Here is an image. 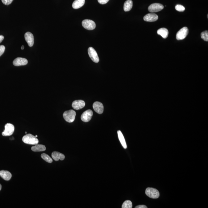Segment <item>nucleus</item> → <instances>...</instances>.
<instances>
[{"instance_id":"0eeeda50","label":"nucleus","mask_w":208,"mask_h":208,"mask_svg":"<svg viewBox=\"0 0 208 208\" xmlns=\"http://www.w3.org/2000/svg\"><path fill=\"white\" fill-rule=\"evenodd\" d=\"M164 6L162 4L159 3H154L152 4L148 8L149 12L154 13L158 12L163 10Z\"/></svg>"},{"instance_id":"72a5a7b5","label":"nucleus","mask_w":208,"mask_h":208,"mask_svg":"<svg viewBox=\"0 0 208 208\" xmlns=\"http://www.w3.org/2000/svg\"><path fill=\"white\" fill-rule=\"evenodd\" d=\"M25 133H26H26H27V132H25Z\"/></svg>"},{"instance_id":"7ed1b4c3","label":"nucleus","mask_w":208,"mask_h":208,"mask_svg":"<svg viewBox=\"0 0 208 208\" xmlns=\"http://www.w3.org/2000/svg\"><path fill=\"white\" fill-rule=\"evenodd\" d=\"M145 193L146 196L151 198H157L159 197V191L155 188H147L146 190Z\"/></svg>"},{"instance_id":"2f4dec72","label":"nucleus","mask_w":208,"mask_h":208,"mask_svg":"<svg viewBox=\"0 0 208 208\" xmlns=\"http://www.w3.org/2000/svg\"><path fill=\"white\" fill-rule=\"evenodd\" d=\"M1 189H2V185L0 184V191H1Z\"/></svg>"},{"instance_id":"f257e3e1","label":"nucleus","mask_w":208,"mask_h":208,"mask_svg":"<svg viewBox=\"0 0 208 208\" xmlns=\"http://www.w3.org/2000/svg\"><path fill=\"white\" fill-rule=\"evenodd\" d=\"M22 140L23 142L29 145H36L39 143V140L37 138L31 134L25 135L23 136Z\"/></svg>"},{"instance_id":"bb28decb","label":"nucleus","mask_w":208,"mask_h":208,"mask_svg":"<svg viewBox=\"0 0 208 208\" xmlns=\"http://www.w3.org/2000/svg\"><path fill=\"white\" fill-rule=\"evenodd\" d=\"M5 50V47L3 45H0V56L3 54Z\"/></svg>"},{"instance_id":"1a4fd4ad","label":"nucleus","mask_w":208,"mask_h":208,"mask_svg":"<svg viewBox=\"0 0 208 208\" xmlns=\"http://www.w3.org/2000/svg\"><path fill=\"white\" fill-rule=\"evenodd\" d=\"M93 115V112L91 110H88L84 111L81 116V119L84 122L90 121Z\"/></svg>"},{"instance_id":"b1692460","label":"nucleus","mask_w":208,"mask_h":208,"mask_svg":"<svg viewBox=\"0 0 208 208\" xmlns=\"http://www.w3.org/2000/svg\"><path fill=\"white\" fill-rule=\"evenodd\" d=\"M201 37L204 41L207 42L208 41V31H206L201 32Z\"/></svg>"},{"instance_id":"f8f14e48","label":"nucleus","mask_w":208,"mask_h":208,"mask_svg":"<svg viewBox=\"0 0 208 208\" xmlns=\"http://www.w3.org/2000/svg\"><path fill=\"white\" fill-rule=\"evenodd\" d=\"M25 39L29 46L32 47L34 43V38L33 34L30 32H27L24 35Z\"/></svg>"},{"instance_id":"f3484780","label":"nucleus","mask_w":208,"mask_h":208,"mask_svg":"<svg viewBox=\"0 0 208 208\" xmlns=\"http://www.w3.org/2000/svg\"><path fill=\"white\" fill-rule=\"evenodd\" d=\"M85 2V0H75L73 2L72 7L74 9L80 8L84 6Z\"/></svg>"},{"instance_id":"39448f33","label":"nucleus","mask_w":208,"mask_h":208,"mask_svg":"<svg viewBox=\"0 0 208 208\" xmlns=\"http://www.w3.org/2000/svg\"><path fill=\"white\" fill-rule=\"evenodd\" d=\"M83 26L85 29L88 30H92L96 28V24L93 21L89 19H85L82 23Z\"/></svg>"},{"instance_id":"423d86ee","label":"nucleus","mask_w":208,"mask_h":208,"mask_svg":"<svg viewBox=\"0 0 208 208\" xmlns=\"http://www.w3.org/2000/svg\"><path fill=\"white\" fill-rule=\"evenodd\" d=\"M188 33V29L187 27H185L179 31L176 34V39L178 40H181L185 39Z\"/></svg>"},{"instance_id":"7c9ffc66","label":"nucleus","mask_w":208,"mask_h":208,"mask_svg":"<svg viewBox=\"0 0 208 208\" xmlns=\"http://www.w3.org/2000/svg\"><path fill=\"white\" fill-rule=\"evenodd\" d=\"M21 49H23H23H24V45H22V47H21Z\"/></svg>"},{"instance_id":"ddd939ff","label":"nucleus","mask_w":208,"mask_h":208,"mask_svg":"<svg viewBox=\"0 0 208 208\" xmlns=\"http://www.w3.org/2000/svg\"><path fill=\"white\" fill-rule=\"evenodd\" d=\"M28 63V60L22 58H16L13 62L14 65L17 66L26 65Z\"/></svg>"},{"instance_id":"393cba45","label":"nucleus","mask_w":208,"mask_h":208,"mask_svg":"<svg viewBox=\"0 0 208 208\" xmlns=\"http://www.w3.org/2000/svg\"><path fill=\"white\" fill-rule=\"evenodd\" d=\"M175 10L179 12H184L185 10V8L181 5L177 4L175 6Z\"/></svg>"},{"instance_id":"473e14b6","label":"nucleus","mask_w":208,"mask_h":208,"mask_svg":"<svg viewBox=\"0 0 208 208\" xmlns=\"http://www.w3.org/2000/svg\"><path fill=\"white\" fill-rule=\"evenodd\" d=\"M36 136V137H37V135H36V136Z\"/></svg>"},{"instance_id":"c85d7f7f","label":"nucleus","mask_w":208,"mask_h":208,"mask_svg":"<svg viewBox=\"0 0 208 208\" xmlns=\"http://www.w3.org/2000/svg\"><path fill=\"white\" fill-rule=\"evenodd\" d=\"M147 207L145 205H139L138 206H136L135 208H147Z\"/></svg>"},{"instance_id":"9b49d317","label":"nucleus","mask_w":208,"mask_h":208,"mask_svg":"<svg viewBox=\"0 0 208 208\" xmlns=\"http://www.w3.org/2000/svg\"><path fill=\"white\" fill-rule=\"evenodd\" d=\"M85 103L84 101L81 100H75L73 102L72 106L75 110H80L84 107Z\"/></svg>"},{"instance_id":"412c9836","label":"nucleus","mask_w":208,"mask_h":208,"mask_svg":"<svg viewBox=\"0 0 208 208\" xmlns=\"http://www.w3.org/2000/svg\"><path fill=\"white\" fill-rule=\"evenodd\" d=\"M133 7V2L132 0H127L125 2L124 4L125 11H129L132 10Z\"/></svg>"},{"instance_id":"f03ea898","label":"nucleus","mask_w":208,"mask_h":208,"mask_svg":"<svg viewBox=\"0 0 208 208\" xmlns=\"http://www.w3.org/2000/svg\"><path fill=\"white\" fill-rule=\"evenodd\" d=\"M76 113L74 110H71L65 111L63 114V118L66 121L72 123L75 120Z\"/></svg>"},{"instance_id":"dca6fc26","label":"nucleus","mask_w":208,"mask_h":208,"mask_svg":"<svg viewBox=\"0 0 208 208\" xmlns=\"http://www.w3.org/2000/svg\"><path fill=\"white\" fill-rule=\"evenodd\" d=\"M0 176L6 181L10 180L12 177V174L10 171L6 170H1L0 171Z\"/></svg>"},{"instance_id":"aec40b11","label":"nucleus","mask_w":208,"mask_h":208,"mask_svg":"<svg viewBox=\"0 0 208 208\" xmlns=\"http://www.w3.org/2000/svg\"><path fill=\"white\" fill-rule=\"evenodd\" d=\"M157 34L160 35L164 39H166L168 35V31L167 29L165 28L160 29L157 31Z\"/></svg>"},{"instance_id":"9d476101","label":"nucleus","mask_w":208,"mask_h":208,"mask_svg":"<svg viewBox=\"0 0 208 208\" xmlns=\"http://www.w3.org/2000/svg\"><path fill=\"white\" fill-rule=\"evenodd\" d=\"M93 108L94 111L97 114H101L104 111V106L103 105L101 102L96 101L93 104Z\"/></svg>"},{"instance_id":"5701e85b","label":"nucleus","mask_w":208,"mask_h":208,"mask_svg":"<svg viewBox=\"0 0 208 208\" xmlns=\"http://www.w3.org/2000/svg\"><path fill=\"white\" fill-rule=\"evenodd\" d=\"M122 208H132V201H126L123 203L122 205Z\"/></svg>"},{"instance_id":"20e7f679","label":"nucleus","mask_w":208,"mask_h":208,"mask_svg":"<svg viewBox=\"0 0 208 208\" xmlns=\"http://www.w3.org/2000/svg\"><path fill=\"white\" fill-rule=\"evenodd\" d=\"M15 128L14 125L10 123H7L5 126V130L2 133L3 136H10L14 133Z\"/></svg>"},{"instance_id":"6e6552de","label":"nucleus","mask_w":208,"mask_h":208,"mask_svg":"<svg viewBox=\"0 0 208 208\" xmlns=\"http://www.w3.org/2000/svg\"><path fill=\"white\" fill-rule=\"evenodd\" d=\"M88 54L91 59L95 63H98L100 59L97 52L92 47H89L88 49Z\"/></svg>"},{"instance_id":"6ab92c4d","label":"nucleus","mask_w":208,"mask_h":208,"mask_svg":"<svg viewBox=\"0 0 208 208\" xmlns=\"http://www.w3.org/2000/svg\"><path fill=\"white\" fill-rule=\"evenodd\" d=\"M31 149L32 151L34 152H43L45 150L46 148L44 145L36 144L34 146L32 147Z\"/></svg>"},{"instance_id":"cd10ccee","label":"nucleus","mask_w":208,"mask_h":208,"mask_svg":"<svg viewBox=\"0 0 208 208\" xmlns=\"http://www.w3.org/2000/svg\"><path fill=\"white\" fill-rule=\"evenodd\" d=\"M97 1L101 4H105L108 2L109 0H97Z\"/></svg>"},{"instance_id":"c756f323","label":"nucleus","mask_w":208,"mask_h":208,"mask_svg":"<svg viewBox=\"0 0 208 208\" xmlns=\"http://www.w3.org/2000/svg\"><path fill=\"white\" fill-rule=\"evenodd\" d=\"M4 36H2V35H0V43H1V42H2V41H3V40H4Z\"/></svg>"},{"instance_id":"2eb2a0df","label":"nucleus","mask_w":208,"mask_h":208,"mask_svg":"<svg viewBox=\"0 0 208 208\" xmlns=\"http://www.w3.org/2000/svg\"><path fill=\"white\" fill-rule=\"evenodd\" d=\"M52 157L54 160L58 161L59 160H63L64 159L65 156L59 152H54L52 153Z\"/></svg>"},{"instance_id":"4be33fe9","label":"nucleus","mask_w":208,"mask_h":208,"mask_svg":"<svg viewBox=\"0 0 208 208\" xmlns=\"http://www.w3.org/2000/svg\"><path fill=\"white\" fill-rule=\"evenodd\" d=\"M41 158L45 160L46 162L49 163H51L53 162V160H52L51 157H49L48 155L45 154V153H42L41 155Z\"/></svg>"},{"instance_id":"a211bd4d","label":"nucleus","mask_w":208,"mask_h":208,"mask_svg":"<svg viewBox=\"0 0 208 208\" xmlns=\"http://www.w3.org/2000/svg\"><path fill=\"white\" fill-rule=\"evenodd\" d=\"M117 133L118 138H119V141H120L122 146H123V147L125 149H127V144H126L125 140L123 134H122V132H121L120 130H118Z\"/></svg>"},{"instance_id":"a878e982","label":"nucleus","mask_w":208,"mask_h":208,"mask_svg":"<svg viewBox=\"0 0 208 208\" xmlns=\"http://www.w3.org/2000/svg\"><path fill=\"white\" fill-rule=\"evenodd\" d=\"M13 0H2V3L6 5H9L12 2Z\"/></svg>"},{"instance_id":"4468645a","label":"nucleus","mask_w":208,"mask_h":208,"mask_svg":"<svg viewBox=\"0 0 208 208\" xmlns=\"http://www.w3.org/2000/svg\"><path fill=\"white\" fill-rule=\"evenodd\" d=\"M158 16L154 13L147 14L144 17V20L146 22H153L156 21L158 19Z\"/></svg>"}]
</instances>
